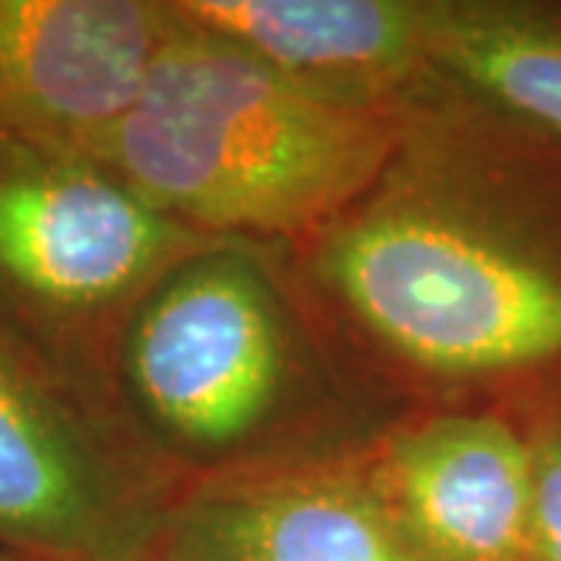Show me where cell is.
<instances>
[{
	"label": "cell",
	"instance_id": "6da1fadb",
	"mask_svg": "<svg viewBox=\"0 0 561 561\" xmlns=\"http://www.w3.org/2000/svg\"><path fill=\"white\" fill-rule=\"evenodd\" d=\"M443 135L402 131L375 187L324 228L321 284L397 359L496 378L561 359V247Z\"/></svg>",
	"mask_w": 561,
	"mask_h": 561
},
{
	"label": "cell",
	"instance_id": "7a4b0ae2",
	"mask_svg": "<svg viewBox=\"0 0 561 561\" xmlns=\"http://www.w3.org/2000/svg\"><path fill=\"white\" fill-rule=\"evenodd\" d=\"M397 110L324 101L179 16L138 103L81 157L201 234H300L359 203L400 147Z\"/></svg>",
	"mask_w": 561,
	"mask_h": 561
},
{
	"label": "cell",
	"instance_id": "3957f363",
	"mask_svg": "<svg viewBox=\"0 0 561 561\" xmlns=\"http://www.w3.org/2000/svg\"><path fill=\"white\" fill-rule=\"evenodd\" d=\"M122 381L147 427L187 459L247 456L297 402L302 350L272 272L209 243L135 300Z\"/></svg>",
	"mask_w": 561,
	"mask_h": 561
},
{
	"label": "cell",
	"instance_id": "277c9868",
	"mask_svg": "<svg viewBox=\"0 0 561 561\" xmlns=\"http://www.w3.org/2000/svg\"><path fill=\"white\" fill-rule=\"evenodd\" d=\"M209 243L94 160L10 138L0 160V278L28 300L62 312L140 300Z\"/></svg>",
	"mask_w": 561,
	"mask_h": 561
},
{
	"label": "cell",
	"instance_id": "5b68a950",
	"mask_svg": "<svg viewBox=\"0 0 561 561\" xmlns=\"http://www.w3.org/2000/svg\"><path fill=\"white\" fill-rule=\"evenodd\" d=\"M162 522L0 337V549L38 561H128L157 546Z\"/></svg>",
	"mask_w": 561,
	"mask_h": 561
},
{
	"label": "cell",
	"instance_id": "8992f818",
	"mask_svg": "<svg viewBox=\"0 0 561 561\" xmlns=\"http://www.w3.org/2000/svg\"><path fill=\"white\" fill-rule=\"evenodd\" d=\"M172 3L0 0V135L84 153L138 103Z\"/></svg>",
	"mask_w": 561,
	"mask_h": 561
},
{
	"label": "cell",
	"instance_id": "52a82bcc",
	"mask_svg": "<svg viewBox=\"0 0 561 561\" xmlns=\"http://www.w3.org/2000/svg\"><path fill=\"white\" fill-rule=\"evenodd\" d=\"M162 561H419L371 471L316 465L241 474L165 515Z\"/></svg>",
	"mask_w": 561,
	"mask_h": 561
},
{
	"label": "cell",
	"instance_id": "ba28073f",
	"mask_svg": "<svg viewBox=\"0 0 561 561\" xmlns=\"http://www.w3.org/2000/svg\"><path fill=\"white\" fill-rule=\"evenodd\" d=\"M371 478L419 561H527L534 449L502 419L424 421Z\"/></svg>",
	"mask_w": 561,
	"mask_h": 561
},
{
	"label": "cell",
	"instance_id": "9c48e42d",
	"mask_svg": "<svg viewBox=\"0 0 561 561\" xmlns=\"http://www.w3.org/2000/svg\"><path fill=\"white\" fill-rule=\"evenodd\" d=\"M181 20L231 41L324 101L397 110L427 72V3L419 0H181Z\"/></svg>",
	"mask_w": 561,
	"mask_h": 561
},
{
	"label": "cell",
	"instance_id": "30bf717a",
	"mask_svg": "<svg viewBox=\"0 0 561 561\" xmlns=\"http://www.w3.org/2000/svg\"><path fill=\"white\" fill-rule=\"evenodd\" d=\"M427 72L561 140V13L505 0L427 3Z\"/></svg>",
	"mask_w": 561,
	"mask_h": 561
},
{
	"label": "cell",
	"instance_id": "8fae6325",
	"mask_svg": "<svg viewBox=\"0 0 561 561\" xmlns=\"http://www.w3.org/2000/svg\"><path fill=\"white\" fill-rule=\"evenodd\" d=\"M534 449L527 561H561V427H552Z\"/></svg>",
	"mask_w": 561,
	"mask_h": 561
},
{
	"label": "cell",
	"instance_id": "7c38bea8",
	"mask_svg": "<svg viewBox=\"0 0 561 561\" xmlns=\"http://www.w3.org/2000/svg\"><path fill=\"white\" fill-rule=\"evenodd\" d=\"M0 561H38V559H25V556H16V552H3V549H0Z\"/></svg>",
	"mask_w": 561,
	"mask_h": 561
},
{
	"label": "cell",
	"instance_id": "4fadbf2b",
	"mask_svg": "<svg viewBox=\"0 0 561 561\" xmlns=\"http://www.w3.org/2000/svg\"><path fill=\"white\" fill-rule=\"evenodd\" d=\"M128 561H162V559L153 552V549H150V552H144V556H138V559H128Z\"/></svg>",
	"mask_w": 561,
	"mask_h": 561
}]
</instances>
